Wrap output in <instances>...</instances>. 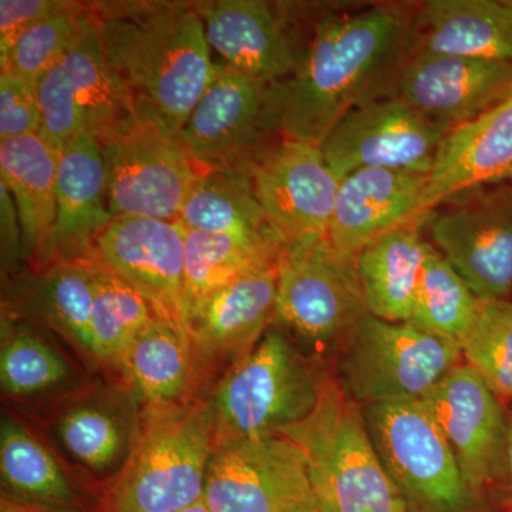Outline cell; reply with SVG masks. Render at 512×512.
<instances>
[{
	"label": "cell",
	"instance_id": "6da1fadb",
	"mask_svg": "<svg viewBox=\"0 0 512 512\" xmlns=\"http://www.w3.org/2000/svg\"><path fill=\"white\" fill-rule=\"evenodd\" d=\"M410 49L412 19L392 6L322 13L295 72L269 84V127L278 137L322 146L350 110L389 96Z\"/></svg>",
	"mask_w": 512,
	"mask_h": 512
},
{
	"label": "cell",
	"instance_id": "7a4b0ae2",
	"mask_svg": "<svg viewBox=\"0 0 512 512\" xmlns=\"http://www.w3.org/2000/svg\"><path fill=\"white\" fill-rule=\"evenodd\" d=\"M107 62L141 119L180 136L207 90L215 63L195 2H94Z\"/></svg>",
	"mask_w": 512,
	"mask_h": 512
},
{
	"label": "cell",
	"instance_id": "3957f363",
	"mask_svg": "<svg viewBox=\"0 0 512 512\" xmlns=\"http://www.w3.org/2000/svg\"><path fill=\"white\" fill-rule=\"evenodd\" d=\"M215 450L208 397L141 410L136 447L111 483L100 512H181L204 497Z\"/></svg>",
	"mask_w": 512,
	"mask_h": 512
},
{
	"label": "cell",
	"instance_id": "277c9868",
	"mask_svg": "<svg viewBox=\"0 0 512 512\" xmlns=\"http://www.w3.org/2000/svg\"><path fill=\"white\" fill-rule=\"evenodd\" d=\"M328 373L278 323L238 359L208 397L215 446L271 436L315 410Z\"/></svg>",
	"mask_w": 512,
	"mask_h": 512
},
{
	"label": "cell",
	"instance_id": "5b68a950",
	"mask_svg": "<svg viewBox=\"0 0 512 512\" xmlns=\"http://www.w3.org/2000/svg\"><path fill=\"white\" fill-rule=\"evenodd\" d=\"M278 434L301 448L318 512H407L370 440L363 407L332 375L315 410Z\"/></svg>",
	"mask_w": 512,
	"mask_h": 512
},
{
	"label": "cell",
	"instance_id": "8992f818",
	"mask_svg": "<svg viewBox=\"0 0 512 512\" xmlns=\"http://www.w3.org/2000/svg\"><path fill=\"white\" fill-rule=\"evenodd\" d=\"M461 362L458 343L366 313L339 349L333 377L362 407L421 402Z\"/></svg>",
	"mask_w": 512,
	"mask_h": 512
},
{
	"label": "cell",
	"instance_id": "52a82bcc",
	"mask_svg": "<svg viewBox=\"0 0 512 512\" xmlns=\"http://www.w3.org/2000/svg\"><path fill=\"white\" fill-rule=\"evenodd\" d=\"M275 323L305 343L312 355H338L367 309L356 256L328 237L286 244L279 255Z\"/></svg>",
	"mask_w": 512,
	"mask_h": 512
},
{
	"label": "cell",
	"instance_id": "ba28073f",
	"mask_svg": "<svg viewBox=\"0 0 512 512\" xmlns=\"http://www.w3.org/2000/svg\"><path fill=\"white\" fill-rule=\"evenodd\" d=\"M380 463L407 512H478L481 500L421 402L363 406Z\"/></svg>",
	"mask_w": 512,
	"mask_h": 512
},
{
	"label": "cell",
	"instance_id": "9c48e42d",
	"mask_svg": "<svg viewBox=\"0 0 512 512\" xmlns=\"http://www.w3.org/2000/svg\"><path fill=\"white\" fill-rule=\"evenodd\" d=\"M37 96L39 134L59 153L84 134L106 141L141 120L133 97L104 55L92 5L76 42L37 84Z\"/></svg>",
	"mask_w": 512,
	"mask_h": 512
},
{
	"label": "cell",
	"instance_id": "30bf717a",
	"mask_svg": "<svg viewBox=\"0 0 512 512\" xmlns=\"http://www.w3.org/2000/svg\"><path fill=\"white\" fill-rule=\"evenodd\" d=\"M106 161L113 218L178 221L202 174L180 136L141 119L124 133L100 141Z\"/></svg>",
	"mask_w": 512,
	"mask_h": 512
},
{
	"label": "cell",
	"instance_id": "8fae6325",
	"mask_svg": "<svg viewBox=\"0 0 512 512\" xmlns=\"http://www.w3.org/2000/svg\"><path fill=\"white\" fill-rule=\"evenodd\" d=\"M202 501L211 512H318L305 456L279 434L217 444Z\"/></svg>",
	"mask_w": 512,
	"mask_h": 512
},
{
	"label": "cell",
	"instance_id": "7c38bea8",
	"mask_svg": "<svg viewBox=\"0 0 512 512\" xmlns=\"http://www.w3.org/2000/svg\"><path fill=\"white\" fill-rule=\"evenodd\" d=\"M424 227L478 301L508 298L512 292V184L463 192L431 211Z\"/></svg>",
	"mask_w": 512,
	"mask_h": 512
},
{
	"label": "cell",
	"instance_id": "4fadbf2b",
	"mask_svg": "<svg viewBox=\"0 0 512 512\" xmlns=\"http://www.w3.org/2000/svg\"><path fill=\"white\" fill-rule=\"evenodd\" d=\"M268 89L264 80L215 63L214 76L180 133L201 173L244 174L278 140L268 123Z\"/></svg>",
	"mask_w": 512,
	"mask_h": 512
},
{
	"label": "cell",
	"instance_id": "5bb4252c",
	"mask_svg": "<svg viewBox=\"0 0 512 512\" xmlns=\"http://www.w3.org/2000/svg\"><path fill=\"white\" fill-rule=\"evenodd\" d=\"M450 131L396 97H380L350 110L320 148L339 180L365 168L430 174Z\"/></svg>",
	"mask_w": 512,
	"mask_h": 512
},
{
	"label": "cell",
	"instance_id": "9a60e30c",
	"mask_svg": "<svg viewBox=\"0 0 512 512\" xmlns=\"http://www.w3.org/2000/svg\"><path fill=\"white\" fill-rule=\"evenodd\" d=\"M244 175L285 245L328 237L340 180L322 148L279 137L252 160Z\"/></svg>",
	"mask_w": 512,
	"mask_h": 512
},
{
	"label": "cell",
	"instance_id": "2e32d148",
	"mask_svg": "<svg viewBox=\"0 0 512 512\" xmlns=\"http://www.w3.org/2000/svg\"><path fill=\"white\" fill-rule=\"evenodd\" d=\"M89 256L141 293L158 318L185 329V228L180 221L114 218L94 239Z\"/></svg>",
	"mask_w": 512,
	"mask_h": 512
},
{
	"label": "cell",
	"instance_id": "e0dca14e",
	"mask_svg": "<svg viewBox=\"0 0 512 512\" xmlns=\"http://www.w3.org/2000/svg\"><path fill=\"white\" fill-rule=\"evenodd\" d=\"M141 410L126 386L86 384L60 402L49 433L59 456L94 481L116 480L136 447Z\"/></svg>",
	"mask_w": 512,
	"mask_h": 512
},
{
	"label": "cell",
	"instance_id": "ac0fdd59",
	"mask_svg": "<svg viewBox=\"0 0 512 512\" xmlns=\"http://www.w3.org/2000/svg\"><path fill=\"white\" fill-rule=\"evenodd\" d=\"M511 92V63L410 52L387 97L454 130L493 109Z\"/></svg>",
	"mask_w": 512,
	"mask_h": 512
},
{
	"label": "cell",
	"instance_id": "d6986e66",
	"mask_svg": "<svg viewBox=\"0 0 512 512\" xmlns=\"http://www.w3.org/2000/svg\"><path fill=\"white\" fill-rule=\"evenodd\" d=\"M205 37L222 64L268 84L291 76L306 40L284 3L268 0L195 2Z\"/></svg>",
	"mask_w": 512,
	"mask_h": 512
},
{
	"label": "cell",
	"instance_id": "ffe728a7",
	"mask_svg": "<svg viewBox=\"0 0 512 512\" xmlns=\"http://www.w3.org/2000/svg\"><path fill=\"white\" fill-rule=\"evenodd\" d=\"M421 404L436 421L468 484L480 497L500 478L507 412L497 394L461 362Z\"/></svg>",
	"mask_w": 512,
	"mask_h": 512
},
{
	"label": "cell",
	"instance_id": "44dd1931",
	"mask_svg": "<svg viewBox=\"0 0 512 512\" xmlns=\"http://www.w3.org/2000/svg\"><path fill=\"white\" fill-rule=\"evenodd\" d=\"M429 174L365 168L340 180L328 238L342 254L356 256L386 232L424 221Z\"/></svg>",
	"mask_w": 512,
	"mask_h": 512
},
{
	"label": "cell",
	"instance_id": "7402d4cb",
	"mask_svg": "<svg viewBox=\"0 0 512 512\" xmlns=\"http://www.w3.org/2000/svg\"><path fill=\"white\" fill-rule=\"evenodd\" d=\"M276 265L242 276L188 311L185 329L210 375L217 367H231L247 355L274 325Z\"/></svg>",
	"mask_w": 512,
	"mask_h": 512
},
{
	"label": "cell",
	"instance_id": "603a6c76",
	"mask_svg": "<svg viewBox=\"0 0 512 512\" xmlns=\"http://www.w3.org/2000/svg\"><path fill=\"white\" fill-rule=\"evenodd\" d=\"M512 180V92L444 138L429 174L424 217L463 194Z\"/></svg>",
	"mask_w": 512,
	"mask_h": 512
},
{
	"label": "cell",
	"instance_id": "cb8c5ba5",
	"mask_svg": "<svg viewBox=\"0 0 512 512\" xmlns=\"http://www.w3.org/2000/svg\"><path fill=\"white\" fill-rule=\"evenodd\" d=\"M117 373L140 410L191 402L211 377L187 330L160 318L131 342Z\"/></svg>",
	"mask_w": 512,
	"mask_h": 512
},
{
	"label": "cell",
	"instance_id": "d4e9b609",
	"mask_svg": "<svg viewBox=\"0 0 512 512\" xmlns=\"http://www.w3.org/2000/svg\"><path fill=\"white\" fill-rule=\"evenodd\" d=\"M59 151L39 133L0 141V174L22 227L23 258L37 272L56 261L57 167Z\"/></svg>",
	"mask_w": 512,
	"mask_h": 512
},
{
	"label": "cell",
	"instance_id": "484cf974",
	"mask_svg": "<svg viewBox=\"0 0 512 512\" xmlns=\"http://www.w3.org/2000/svg\"><path fill=\"white\" fill-rule=\"evenodd\" d=\"M57 259H84L111 221L106 161L99 138L84 134L60 151L57 167Z\"/></svg>",
	"mask_w": 512,
	"mask_h": 512
},
{
	"label": "cell",
	"instance_id": "4316f807",
	"mask_svg": "<svg viewBox=\"0 0 512 512\" xmlns=\"http://www.w3.org/2000/svg\"><path fill=\"white\" fill-rule=\"evenodd\" d=\"M410 52L512 64V9L495 0H429L412 19Z\"/></svg>",
	"mask_w": 512,
	"mask_h": 512
},
{
	"label": "cell",
	"instance_id": "83f0119b",
	"mask_svg": "<svg viewBox=\"0 0 512 512\" xmlns=\"http://www.w3.org/2000/svg\"><path fill=\"white\" fill-rule=\"evenodd\" d=\"M0 477L10 500L49 512H82V495L59 454L10 413L0 424Z\"/></svg>",
	"mask_w": 512,
	"mask_h": 512
},
{
	"label": "cell",
	"instance_id": "f1b7e54d",
	"mask_svg": "<svg viewBox=\"0 0 512 512\" xmlns=\"http://www.w3.org/2000/svg\"><path fill=\"white\" fill-rule=\"evenodd\" d=\"M426 221V220H424ZM424 221L386 232L356 255L367 313L389 322H409L426 258Z\"/></svg>",
	"mask_w": 512,
	"mask_h": 512
},
{
	"label": "cell",
	"instance_id": "f546056e",
	"mask_svg": "<svg viewBox=\"0 0 512 512\" xmlns=\"http://www.w3.org/2000/svg\"><path fill=\"white\" fill-rule=\"evenodd\" d=\"M79 377L72 357L49 332L32 323L3 322L0 384L8 399L40 402L57 394L63 400L80 389Z\"/></svg>",
	"mask_w": 512,
	"mask_h": 512
},
{
	"label": "cell",
	"instance_id": "4dcf8cb0",
	"mask_svg": "<svg viewBox=\"0 0 512 512\" xmlns=\"http://www.w3.org/2000/svg\"><path fill=\"white\" fill-rule=\"evenodd\" d=\"M279 237H241L185 228V318L192 306L242 276L278 264Z\"/></svg>",
	"mask_w": 512,
	"mask_h": 512
},
{
	"label": "cell",
	"instance_id": "1f68e13d",
	"mask_svg": "<svg viewBox=\"0 0 512 512\" xmlns=\"http://www.w3.org/2000/svg\"><path fill=\"white\" fill-rule=\"evenodd\" d=\"M29 293L37 316L93 360L94 279L90 259H56L37 272Z\"/></svg>",
	"mask_w": 512,
	"mask_h": 512
},
{
	"label": "cell",
	"instance_id": "d6a6232c",
	"mask_svg": "<svg viewBox=\"0 0 512 512\" xmlns=\"http://www.w3.org/2000/svg\"><path fill=\"white\" fill-rule=\"evenodd\" d=\"M178 221L190 231L207 234L278 237L256 200L251 181L239 173L202 174Z\"/></svg>",
	"mask_w": 512,
	"mask_h": 512
},
{
	"label": "cell",
	"instance_id": "836d02e7",
	"mask_svg": "<svg viewBox=\"0 0 512 512\" xmlns=\"http://www.w3.org/2000/svg\"><path fill=\"white\" fill-rule=\"evenodd\" d=\"M90 259L94 279L93 360L117 372L134 339L158 319L151 303L106 266Z\"/></svg>",
	"mask_w": 512,
	"mask_h": 512
},
{
	"label": "cell",
	"instance_id": "e575fe53",
	"mask_svg": "<svg viewBox=\"0 0 512 512\" xmlns=\"http://www.w3.org/2000/svg\"><path fill=\"white\" fill-rule=\"evenodd\" d=\"M480 301L443 254L427 242L426 258L409 322L461 345L477 318Z\"/></svg>",
	"mask_w": 512,
	"mask_h": 512
},
{
	"label": "cell",
	"instance_id": "d590c367",
	"mask_svg": "<svg viewBox=\"0 0 512 512\" xmlns=\"http://www.w3.org/2000/svg\"><path fill=\"white\" fill-rule=\"evenodd\" d=\"M90 3L66 2L40 19L20 37L0 72H9L35 84L55 67L73 46L89 18Z\"/></svg>",
	"mask_w": 512,
	"mask_h": 512
},
{
	"label": "cell",
	"instance_id": "8d00e7d4",
	"mask_svg": "<svg viewBox=\"0 0 512 512\" xmlns=\"http://www.w3.org/2000/svg\"><path fill=\"white\" fill-rule=\"evenodd\" d=\"M463 362L476 370L501 402H512V302H481L460 345Z\"/></svg>",
	"mask_w": 512,
	"mask_h": 512
},
{
	"label": "cell",
	"instance_id": "74e56055",
	"mask_svg": "<svg viewBox=\"0 0 512 512\" xmlns=\"http://www.w3.org/2000/svg\"><path fill=\"white\" fill-rule=\"evenodd\" d=\"M40 131L37 86L9 72H0V141Z\"/></svg>",
	"mask_w": 512,
	"mask_h": 512
},
{
	"label": "cell",
	"instance_id": "f35d334b",
	"mask_svg": "<svg viewBox=\"0 0 512 512\" xmlns=\"http://www.w3.org/2000/svg\"><path fill=\"white\" fill-rule=\"evenodd\" d=\"M62 0H0V64L35 23L59 8Z\"/></svg>",
	"mask_w": 512,
	"mask_h": 512
},
{
	"label": "cell",
	"instance_id": "ab89813d",
	"mask_svg": "<svg viewBox=\"0 0 512 512\" xmlns=\"http://www.w3.org/2000/svg\"><path fill=\"white\" fill-rule=\"evenodd\" d=\"M0 232H2L3 264H12L23 256L22 227L12 194L0 183Z\"/></svg>",
	"mask_w": 512,
	"mask_h": 512
},
{
	"label": "cell",
	"instance_id": "60d3db41",
	"mask_svg": "<svg viewBox=\"0 0 512 512\" xmlns=\"http://www.w3.org/2000/svg\"><path fill=\"white\" fill-rule=\"evenodd\" d=\"M498 480L507 484L508 491L512 495V409L507 412V434H505V446L503 464Z\"/></svg>",
	"mask_w": 512,
	"mask_h": 512
},
{
	"label": "cell",
	"instance_id": "b9f144b4",
	"mask_svg": "<svg viewBox=\"0 0 512 512\" xmlns=\"http://www.w3.org/2000/svg\"><path fill=\"white\" fill-rule=\"evenodd\" d=\"M0 512H49L40 510V508L32 507V505L19 503V501L10 500V498L2 497L0 504Z\"/></svg>",
	"mask_w": 512,
	"mask_h": 512
},
{
	"label": "cell",
	"instance_id": "7bdbcfd3",
	"mask_svg": "<svg viewBox=\"0 0 512 512\" xmlns=\"http://www.w3.org/2000/svg\"><path fill=\"white\" fill-rule=\"evenodd\" d=\"M181 512H211L210 508L205 505L204 501H200V503L192 505V507L187 508V510Z\"/></svg>",
	"mask_w": 512,
	"mask_h": 512
},
{
	"label": "cell",
	"instance_id": "ee69618b",
	"mask_svg": "<svg viewBox=\"0 0 512 512\" xmlns=\"http://www.w3.org/2000/svg\"><path fill=\"white\" fill-rule=\"evenodd\" d=\"M505 3L512 9V0H505Z\"/></svg>",
	"mask_w": 512,
	"mask_h": 512
}]
</instances>
